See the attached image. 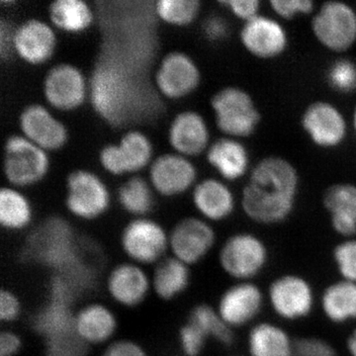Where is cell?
<instances>
[{"label": "cell", "mask_w": 356, "mask_h": 356, "mask_svg": "<svg viewBox=\"0 0 356 356\" xmlns=\"http://www.w3.org/2000/svg\"><path fill=\"white\" fill-rule=\"evenodd\" d=\"M297 191L298 175L291 163L276 156L262 159L243 189V212L257 224L285 221L294 208Z\"/></svg>", "instance_id": "cell-1"}, {"label": "cell", "mask_w": 356, "mask_h": 356, "mask_svg": "<svg viewBox=\"0 0 356 356\" xmlns=\"http://www.w3.org/2000/svg\"><path fill=\"white\" fill-rule=\"evenodd\" d=\"M83 248L67 220L51 216L30 232L21 255L25 261L53 273L76 259Z\"/></svg>", "instance_id": "cell-2"}, {"label": "cell", "mask_w": 356, "mask_h": 356, "mask_svg": "<svg viewBox=\"0 0 356 356\" xmlns=\"http://www.w3.org/2000/svg\"><path fill=\"white\" fill-rule=\"evenodd\" d=\"M218 262L225 274L238 281H252L266 268L268 250L259 236L236 233L229 236L220 248Z\"/></svg>", "instance_id": "cell-3"}, {"label": "cell", "mask_w": 356, "mask_h": 356, "mask_svg": "<svg viewBox=\"0 0 356 356\" xmlns=\"http://www.w3.org/2000/svg\"><path fill=\"white\" fill-rule=\"evenodd\" d=\"M120 248L128 261L156 266L170 252V233L149 218H135L120 234Z\"/></svg>", "instance_id": "cell-4"}, {"label": "cell", "mask_w": 356, "mask_h": 356, "mask_svg": "<svg viewBox=\"0 0 356 356\" xmlns=\"http://www.w3.org/2000/svg\"><path fill=\"white\" fill-rule=\"evenodd\" d=\"M267 297L274 314L288 322L309 317L315 307V292L311 283L298 274L276 277L269 285Z\"/></svg>", "instance_id": "cell-5"}, {"label": "cell", "mask_w": 356, "mask_h": 356, "mask_svg": "<svg viewBox=\"0 0 356 356\" xmlns=\"http://www.w3.org/2000/svg\"><path fill=\"white\" fill-rule=\"evenodd\" d=\"M218 128L233 137H248L261 120L252 97L240 88L219 91L212 99Z\"/></svg>", "instance_id": "cell-6"}, {"label": "cell", "mask_w": 356, "mask_h": 356, "mask_svg": "<svg viewBox=\"0 0 356 356\" xmlns=\"http://www.w3.org/2000/svg\"><path fill=\"white\" fill-rule=\"evenodd\" d=\"M216 241V233L209 222L200 218H184L170 232V255L187 266H196L210 254Z\"/></svg>", "instance_id": "cell-7"}, {"label": "cell", "mask_w": 356, "mask_h": 356, "mask_svg": "<svg viewBox=\"0 0 356 356\" xmlns=\"http://www.w3.org/2000/svg\"><path fill=\"white\" fill-rule=\"evenodd\" d=\"M44 149L20 136H13L4 147L3 170L7 179L17 186L38 182L48 170Z\"/></svg>", "instance_id": "cell-8"}, {"label": "cell", "mask_w": 356, "mask_h": 356, "mask_svg": "<svg viewBox=\"0 0 356 356\" xmlns=\"http://www.w3.org/2000/svg\"><path fill=\"white\" fill-rule=\"evenodd\" d=\"M313 31L325 48L348 50L356 41L355 11L343 2H325L314 18Z\"/></svg>", "instance_id": "cell-9"}, {"label": "cell", "mask_w": 356, "mask_h": 356, "mask_svg": "<svg viewBox=\"0 0 356 356\" xmlns=\"http://www.w3.org/2000/svg\"><path fill=\"white\" fill-rule=\"evenodd\" d=\"M109 193L104 184L93 173L76 170L67 177L65 206L74 216L95 220L109 208Z\"/></svg>", "instance_id": "cell-10"}, {"label": "cell", "mask_w": 356, "mask_h": 356, "mask_svg": "<svg viewBox=\"0 0 356 356\" xmlns=\"http://www.w3.org/2000/svg\"><path fill=\"white\" fill-rule=\"evenodd\" d=\"M109 298L125 309H136L146 302L152 291L151 275L144 266L120 262L110 269L105 280Z\"/></svg>", "instance_id": "cell-11"}, {"label": "cell", "mask_w": 356, "mask_h": 356, "mask_svg": "<svg viewBox=\"0 0 356 356\" xmlns=\"http://www.w3.org/2000/svg\"><path fill=\"white\" fill-rule=\"evenodd\" d=\"M264 301L259 285L252 281H238L222 291L216 309L222 320L235 330L254 322L264 310Z\"/></svg>", "instance_id": "cell-12"}, {"label": "cell", "mask_w": 356, "mask_h": 356, "mask_svg": "<svg viewBox=\"0 0 356 356\" xmlns=\"http://www.w3.org/2000/svg\"><path fill=\"white\" fill-rule=\"evenodd\" d=\"M96 280L97 268L83 248V252L76 259L51 273L49 299L74 307L77 300L93 289Z\"/></svg>", "instance_id": "cell-13"}, {"label": "cell", "mask_w": 356, "mask_h": 356, "mask_svg": "<svg viewBox=\"0 0 356 356\" xmlns=\"http://www.w3.org/2000/svg\"><path fill=\"white\" fill-rule=\"evenodd\" d=\"M74 329L88 346H106L115 339L119 321L106 304L90 302L74 312Z\"/></svg>", "instance_id": "cell-14"}, {"label": "cell", "mask_w": 356, "mask_h": 356, "mask_svg": "<svg viewBox=\"0 0 356 356\" xmlns=\"http://www.w3.org/2000/svg\"><path fill=\"white\" fill-rule=\"evenodd\" d=\"M152 145L144 134L132 131L122 138L119 145H109L100 153V161L113 175L137 172L149 163Z\"/></svg>", "instance_id": "cell-15"}, {"label": "cell", "mask_w": 356, "mask_h": 356, "mask_svg": "<svg viewBox=\"0 0 356 356\" xmlns=\"http://www.w3.org/2000/svg\"><path fill=\"white\" fill-rule=\"evenodd\" d=\"M44 95L47 102L55 108H76L86 97L83 74L70 65H58L53 67L44 77Z\"/></svg>", "instance_id": "cell-16"}, {"label": "cell", "mask_w": 356, "mask_h": 356, "mask_svg": "<svg viewBox=\"0 0 356 356\" xmlns=\"http://www.w3.org/2000/svg\"><path fill=\"white\" fill-rule=\"evenodd\" d=\"M200 74L196 65L185 54H168L156 76V86L166 97L179 98L197 88Z\"/></svg>", "instance_id": "cell-17"}, {"label": "cell", "mask_w": 356, "mask_h": 356, "mask_svg": "<svg viewBox=\"0 0 356 356\" xmlns=\"http://www.w3.org/2000/svg\"><path fill=\"white\" fill-rule=\"evenodd\" d=\"M302 125L318 146L332 147L343 142L346 124L341 112L327 102H316L304 113Z\"/></svg>", "instance_id": "cell-18"}, {"label": "cell", "mask_w": 356, "mask_h": 356, "mask_svg": "<svg viewBox=\"0 0 356 356\" xmlns=\"http://www.w3.org/2000/svg\"><path fill=\"white\" fill-rule=\"evenodd\" d=\"M241 39L250 54L261 58L277 57L286 49L287 36L280 23L257 16L243 26Z\"/></svg>", "instance_id": "cell-19"}, {"label": "cell", "mask_w": 356, "mask_h": 356, "mask_svg": "<svg viewBox=\"0 0 356 356\" xmlns=\"http://www.w3.org/2000/svg\"><path fill=\"white\" fill-rule=\"evenodd\" d=\"M149 177L161 195L175 196L191 187L195 180L196 170L184 156L163 154L154 161Z\"/></svg>", "instance_id": "cell-20"}, {"label": "cell", "mask_w": 356, "mask_h": 356, "mask_svg": "<svg viewBox=\"0 0 356 356\" xmlns=\"http://www.w3.org/2000/svg\"><path fill=\"white\" fill-rule=\"evenodd\" d=\"M20 127L26 139L42 149H57L67 140L65 126L40 105H31L23 110Z\"/></svg>", "instance_id": "cell-21"}, {"label": "cell", "mask_w": 356, "mask_h": 356, "mask_svg": "<svg viewBox=\"0 0 356 356\" xmlns=\"http://www.w3.org/2000/svg\"><path fill=\"white\" fill-rule=\"evenodd\" d=\"M56 46L53 30L46 23L29 20L13 34V47L26 62L42 64L51 57Z\"/></svg>", "instance_id": "cell-22"}, {"label": "cell", "mask_w": 356, "mask_h": 356, "mask_svg": "<svg viewBox=\"0 0 356 356\" xmlns=\"http://www.w3.org/2000/svg\"><path fill=\"white\" fill-rule=\"evenodd\" d=\"M191 277V266L172 255H168L154 267L152 291L161 301H173L187 291Z\"/></svg>", "instance_id": "cell-23"}, {"label": "cell", "mask_w": 356, "mask_h": 356, "mask_svg": "<svg viewBox=\"0 0 356 356\" xmlns=\"http://www.w3.org/2000/svg\"><path fill=\"white\" fill-rule=\"evenodd\" d=\"M325 209L331 215L332 229L346 238L356 235V186L336 184L325 191Z\"/></svg>", "instance_id": "cell-24"}, {"label": "cell", "mask_w": 356, "mask_h": 356, "mask_svg": "<svg viewBox=\"0 0 356 356\" xmlns=\"http://www.w3.org/2000/svg\"><path fill=\"white\" fill-rule=\"evenodd\" d=\"M209 140L207 125L196 112L186 111L175 117L170 129V142L181 154L195 156L204 151Z\"/></svg>", "instance_id": "cell-25"}, {"label": "cell", "mask_w": 356, "mask_h": 356, "mask_svg": "<svg viewBox=\"0 0 356 356\" xmlns=\"http://www.w3.org/2000/svg\"><path fill=\"white\" fill-rule=\"evenodd\" d=\"M193 203L207 222L226 220L235 209V198L232 191L215 179L204 180L195 187Z\"/></svg>", "instance_id": "cell-26"}, {"label": "cell", "mask_w": 356, "mask_h": 356, "mask_svg": "<svg viewBox=\"0 0 356 356\" xmlns=\"http://www.w3.org/2000/svg\"><path fill=\"white\" fill-rule=\"evenodd\" d=\"M250 356H293L295 341L286 330L273 322L252 325L248 334Z\"/></svg>", "instance_id": "cell-27"}, {"label": "cell", "mask_w": 356, "mask_h": 356, "mask_svg": "<svg viewBox=\"0 0 356 356\" xmlns=\"http://www.w3.org/2000/svg\"><path fill=\"white\" fill-rule=\"evenodd\" d=\"M321 310L330 322L343 325L356 321V283L339 280L322 293Z\"/></svg>", "instance_id": "cell-28"}, {"label": "cell", "mask_w": 356, "mask_h": 356, "mask_svg": "<svg viewBox=\"0 0 356 356\" xmlns=\"http://www.w3.org/2000/svg\"><path fill=\"white\" fill-rule=\"evenodd\" d=\"M74 312L76 310H74L72 306L48 299V302L33 315V331L44 341L65 332L74 331Z\"/></svg>", "instance_id": "cell-29"}, {"label": "cell", "mask_w": 356, "mask_h": 356, "mask_svg": "<svg viewBox=\"0 0 356 356\" xmlns=\"http://www.w3.org/2000/svg\"><path fill=\"white\" fill-rule=\"evenodd\" d=\"M207 156L211 165L226 179H238L247 172V149L235 140H218L210 147Z\"/></svg>", "instance_id": "cell-30"}, {"label": "cell", "mask_w": 356, "mask_h": 356, "mask_svg": "<svg viewBox=\"0 0 356 356\" xmlns=\"http://www.w3.org/2000/svg\"><path fill=\"white\" fill-rule=\"evenodd\" d=\"M186 321L197 325L208 339H213L220 346H231L235 343V330L222 320L216 307L199 303L192 307Z\"/></svg>", "instance_id": "cell-31"}, {"label": "cell", "mask_w": 356, "mask_h": 356, "mask_svg": "<svg viewBox=\"0 0 356 356\" xmlns=\"http://www.w3.org/2000/svg\"><path fill=\"white\" fill-rule=\"evenodd\" d=\"M32 208L29 201L10 188L0 191V225L9 232L23 231L31 224Z\"/></svg>", "instance_id": "cell-32"}, {"label": "cell", "mask_w": 356, "mask_h": 356, "mask_svg": "<svg viewBox=\"0 0 356 356\" xmlns=\"http://www.w3.org/2000/svg\"><path fill=\"white\" fill-rule=\"evenodd\" d=\"M49 14L54 24L67 32L81 31L92 20L88 4L81 0H57L51 4Z\"/></svg>", "instance_id": "cell-33"}, {"label": "cell", "mask_w": 356, "mask_h": 356, "mask_svg": "<svg viewBox=\"0 0 356 356\" xmlns=\"http://www.w3.org/2000/svg\"><path fill=\"white\" fill-rule=\"evenodd\" d=\"M120 205L136 218L146 217L154 208V198L149 185L143 178L133 177L118 191Z\"/></svg>", "instance_id": "cell-34"}, {"label": "cell", "mask_w": 356, "mask_h": 356, "mask_svg": "<svg viewBox=\"0 0 356 356\" xmlns=\"http://www.w3.org/2000/svg\"><path fill=\"white\" fill-rule=\"evenodd\" d=\"M200 9L198 0H161L156 10L159 17L173 25H187L195 19Z\"/></svg>", "instance_id": "cell-35"}, {"label": "cell", "mask_w": 356, "mask_h": 356, "mask_svg": "<svg viewBox=\"0 0 356 356\" xmlns=\"http://www.w3.org/2000/svg\"><path fill=\"white\" fill-rule=\"evenodd\" d=\"M89 348L74 331L44 341V356H88Z\"/></svg>", "instance_id": "cell-36"}, {"label": "cell", "mask_w": 356, "mask_h": 356, "mask_svg": "<svg viewBox=\"0 0 356 356\" xmlns=\"http://www.w3.org/2000/svg\"><path fill=\"white\" fill-rule=\"evenodd\" d=\"M332 259L341 280L356 283V238H346L337 243Z\"/></svg>", "instance_id": "cell-37"}, {"label": "cell", "mask_w": 356, "mask_h": 356, "mask_svg": "<svg viewBox=\"0 0 356 356\" xmlns=\"http://www.w3.org/2000/svg\"><path fill=\"white\" fill-rule=\"evenodd\" d=\"M177 337L180 350L184 356H200L209 341L197 325L188 321L180 325Z\"/></svg>", "instance_id": "cell-38"}, {"label": "cell", "mask_w": 356, "mask_h": 356, "mask_svg": "<svg viewBox=\"0 0 356 356\" xmlns=\"http://www.w3.org/2000/svg\"><path fill=\"white\" fill-rule=\"evenodd\" d=\"M330 86L339 92L350 93L356 88V67L350 60L334 63L327 72Z\"/></svg>", "instance_id": "cell-39"}, {"label": "cell", "mask_w": 356, "mask_h": 356, "mask_svg": "<svg viewBox=\"0 0 356 356\" xmlns=\"http://www.w3.org/2000/svg\"><path fill=\"white\" fill-rule=\"evenodd\" d=\"M293 356H339L329 341L318 337H304L295 341Z\"/></svg>", "instance_id": "cell-40"}, {"label": "cell", "mask_w": 356, "mask_h": 356, "mask_svg": "<svg viewBox=\"0 0 356 356\" xmlns=\"http://www.w3.org/2000/svg\"><path fill=\"white\" fill-rule=\"evenodd\" d=\"M22 314V302L13 290L2 288L0 291V320L6 324L16 322Z\"/></svg>", "instance_id": "cell-41"}, {"label": "cell", "mask_w": 356, "mask_h": 356, "mask_svg": "<svg viewBox=\"0 0 356 356\" xmlns=\"http://www.w3.org/2000/svg\"><path fill=\"white\" fill-rule=\"evenodd\" d=\"M100 356H149L146 348L135 339H115L107 344Z\"/></svg>", "instance_id": "cell-42"}, {"label": "cell", "mask_w": 356, "mask_h": 356, "mask_svg": "<svg viewBox=\"0 0 356 356\" xmlns=\"http://www.w3.org/2000/svg\"><path fill=\"white\" fill-rule=\"evenodd\" d=\"M270 6L285 19H291L298 14L310 13L314 9V2L311 0H273Z\"/></svg>", "instance_id": "cell-43"}, {"label": "cell", "mask_w": 356, "mask_h": 356, "mask_svg": "<svg viewBox=\"0 0 356 356\" xmlns=\"http://www.w3.org/2000/svg\"><path fill=\"white\" fill-rule=\"evenodd\" d=\"M222 4L228 6L236 17L250 21L257 17L261 2L259 0H225Z\"/></svg>", "instance_id": "cell-44"}, {"label": "cell", "mask_w": 356, "mask_h": 356, "mask_svg": "<svg viewBox=\"0 0 356 356\" xmlns=\"http://www.w3.org/2000/svg\"><path fill=\"white\" fill-rule=\"evenodd\" d=\"M23 348V339L19 334L11 330L0 334V356H17Z\"/></svg>", "instance_id": "cell-45"}, {"label": "cell", "mask_w": 356, "mask_h": 356, "mask_svg": "<svg viewBox=\"0 0 356 356\" xmlns=\"http://www.w3.org/2000/svg\"><path fill=\"white\" fill-rule=\"evenodd\" d=\"M204 32L213 41L226 38L229 33L228 23L220 16H212L204 23Z\"/></svg>", "instance_id": "cell-46"}, {"label": "cell", "mask_w": 356, "mask_h": 356, "mask_svg": "<svg viewBox=\"0 0 356 356\" xmlns=\"http://www.w3.org/2000/svg\"><path fill=\"white\" fill-rule=\"evenodd\" d=\"M9 28L6 27V23L1 22V28H0V51H1L2 57H6V51L9 50V44H13V35H9Z\"/></svg>", "instance_id": "cell-47"}, {"label": "cell", "mask_w": 356, "mask_h": 356, "mask_svg": "<svg viewBox=\"0 0 356 356\" xmlns=\"http://www.w3.org/2000/svg\"><path fill=\"white\" fill-rule=\"evenodd\" d=\"M346 350L350 356H356V327L351 331L346 339Z\"/></svg>", "instance_id": "cell-48"}, {"label": "cell", "mask_w": 356, "mask_h": 356, "mask_svg": "<svg viewBox=\"0 0 356 356\" xmlns=\"http://www.w3.org/2000/svg\"><path fill=\"white\" fill-rule=\"evenodd\" d=\"M353 121H355V130H356V108H355V118H353Z\"/></svg>", "instance_id": "cell-49"}, {"label": "cell", "mask_w": 356, "mask_h": 356, "mask_svg": "<svg viewBox=\"0 0 356 356\" xmlns=\"http://www.w3.org/2000/svg\"><path fill=\"white\" fill-rule=\"evenodd\" d=\"M228 356H238V355H228Z\"/></svg>", "instance_id": "cell-50"}]
</instances>
